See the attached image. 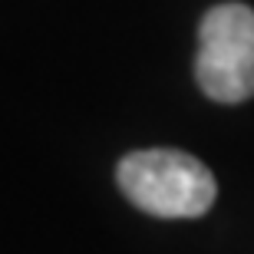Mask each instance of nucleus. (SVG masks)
Masks as SVG:
<instances>
[{
    "label": "nucleus",
    "mask_w": 254,
    "mask_h": 254,
    "mask_svg": "<svg viewBox=\"0 0 254 254\" xmlns=\"http://www.w3.org/2000/svg\"><path fill=\"white\" fill-rule=\"evenodd\" d=\"M119 189L135 208L155 218H198L215 201V175L189 152H132L116 169Z\"/></svg>",
    "instance_id": "nucleus-1"
},
{
    "label": "nucleus",
    "mask_w": 254,
    "mask_h": 254,
    "mask_svg": "<svg viewBox=\"0 0 254 254\" xmlns=\"http://www.w3.org/2000/svg\"><path fill=\"white\" fill-rule=\"evenodd\" d=\"M195 79L215 103H245L254 96V10L218 3L198 30Z\"/></svg>",
    "instance_id": "nucleus-2"
}]
</instances>
